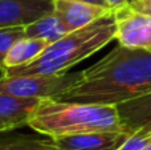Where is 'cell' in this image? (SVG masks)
I'll return each instance as SVG.
<instances>
[{
    "label": "cell",
    "mask_w": 151,
    "mask_h": 150,
    "mask_svg": "<svg viewBox=\"0 0 151 150\" xmlns=\"http://www.w3.org/2000/svg\"><path fill=\"white\" fill-rule=\"evenodd\" d=\"M121 130L133 134L139 130L151 132V92L115 105Z\"/></svg>",
    "instance_id": "cell-8"
},
{
    "label": "cell",
    "mask_w": 151,
    "mask_h": 150,
    "mask_svg": "<svg viewBox=\"0 0 151 150\" xmlns=\"http://www.w3.org/2000/svg\"><path fill=\"white\" fill-rule=\"evenodd\" d=\"M25 36L24 27L0 28V69L4 68V60L8 50L19 39Z\"/></svg>",
    "instance_id": "cell-14"
},
{
    "label": "cell",
    "mask_w": 151,
    "mask_h": 150,
    "mask_svg": "<svg viewBox=\"0 0 151 150\" xmlns=\"http://www.w3.org/2000/svg\"><path fill=\"white\" fill-rule=\"evenodd\" d=\"M129 133L123 130H101L56 137L57 150H117Z\"/></svg>",
    "instance_id": "cell-7"
},
{
    "label": "cell",
    "mask_w": 151,
    "mask_h": 150,
    "mask_svg": "<svg viewBox=\"0 0 151 150\" xmlns=\"http://www.w3.org/2000/svg\"><path fill=\"white\" fill-rule=\"evenodd\" d=\"M0 150H57L52 137L40 133H20L16 129L0 132Z\"/></svg>",
    "instance_id": "cell-11"
},
{
    "label": "cell",
    "mask_w": 151,
    "mask_h": 150,
    "mask_svg": "<svg viewBox=\"0 0 151 150\" xmlns=\"http://www.w3.org/2000/svg\"><path fill=\"white\" fill-rule=\"evenodd\" d=\"M40 98H24L0 93V132L28 125L29 116Z\"/></svg>",
    "instance_id": "cell-10"
},
{
    "label": "cell",
    "mask_w": 151,
    "mask_h": 150,
    "mask_svg": "<svg viewBox=\"0 0 151 150\" xmlns=\"http://www.w3.org/2000/svg\"><path fill=\"white\" fill-rule=\"evenodd\" d=\"M27 126L52 138L88 132L121 130L115 105L70 102L56 98H40Z\"/></svg>",
    "instance_id": "cell-3"
},
{
    "label": "cell",
    "mask_w": 151,
    "mask_h": 150,
    "mask_svg": "<svg viewBox=\"0 0 151 150\" xmlns=\"http://www.w3.org/2000/svg\"><path fill=\"white\" fill-rule=\"evenodd\" d=\"M53 1H55V12L60 16L69 32L86 27L88 24L93 23L94 20L102 17L111 11L110 8L85 1H74V0H53Z\"/></svg>",
    "instance_id": "cell-9"
},
{
    "label": "cell",
    "mask_w": 151,
    "mask_h": 150,
    "mask_svg": "<svg viewBox=\"0 0 151 150\" xmlns=\"http://www.w3.org/2000/svg\"><path fill=\"white\" fill-rule=\"evenodd\" d=\"M74 1H85V3H90V4H96V5H101V7L110 8L109 5L105 3V0H74ZM110 9H111V8H110Z\"/></svg>",
    "instance_id": "cell-18"
},
{
    "label": "cell",
    "mask_w": 151,
    "mask_h": 150,
    "mask_svg": "<svg viewBox=\"0 0 151 150\" xmlns=\"http://www.w3.org/2000/svg\"><path fill=\"white\" fill-rule=\"evenodd\" d=\"M129 4L139 12H145L151 15V0H131Z\"/></svg>",
    "instance_id": "cell-16"
},
{
    "label": "cell",
    "mask_w": 151,
    "mask_h": 150,
    "mask_svg": "<svg viewBox=\"0 0 151 150\" xmlns=\"http://www.w3.org/2000/svg\"><path fill=\"white\" fill-rule=\"evenodd\" d=\"M145 150H151V140L149 141V144H147V146H146V149Z\"/></svg>",
    "instance_id": "cell-19"
},
{
    "label": "cell",
    "mask_w": 151,
    "mask_h": 150,
    "mask_svg": "<svg viewBox=\"0 0 151 150\" xmlns=\"http://www.w3.org/2000/svg\"><path fill=\"white\" fill-rule=\"evenodd\" d=\"M114 11L94 20L80 29L66 33L60 40L49 44L39 57L28 64L1 71L3 76L65 73L72 66L90 57L115 39Z\"/></svg>",
    "instance_id": "cell-2"
},
{
    "label": "cell",
    "mask_w": 151,
    "mask_h": 150,
    "mask_svg": "<svg viewBox=\"0 0 151 150\" xmlns=\"http://www.w3.org/2000/svg\"><path fill=\"white\" fill-rule=\"evenodd\" d=\"M151 92V49L118 44L56 100L117 105Z\"/></svg>",
    "instance_id": "cell-1"
},
{
    "label": "cell",
    "mask_w": 151,
    "mask_h": 150,
    "mask_svg": "<svg viewBox=\"0 0 151 150\" xmlns=\"http://www.w3.org/2000/svg\"><path fill=\"white\" fill-rule=\"evenodd\" d=\"M52 12L53 0H0V28L27 27Z\"/></svg>",
    "instance_id": "cell-6"
},
{
    "label": "cell",
    "mask_w": 151,
    "mask_h": 150,
    "mask_svg": "<svg viewBox=\"0 0 151 150\" xmlns=\"http://www.w3.org/2000/svg\"><path fill=\"white\" fill-rule=\"evenodd\" d=\"M48 43L41 39H33V37H21L8 50L4 60V68H13L20 66L24 64H28L33 61L36 57H39L40 53L48 47Z\"/></svg>",
    "instance_id": "cell-12"
},
{
    "label": "cell",
    "mask_w": 151,
    "mask_h": 150,
    "mask_svg": "<svg viewBox=\"0 0 151 150\" xmlns=\"http://www.w3.org/2000/svg\"><path fill=\"white\" fill-rule=\"evenodd\" d=\"M81 79V72L58 74L1 76L0 93L24 98H57Z\"/></svg>",
    "instance_id": "cell-4"
},
{
    "label": "cell",
    "mask_w": 151,
    "mask_h": 150,
    "mask_svg": "<svg viewBox=\"0 0 151 150\" xmlns=\"http://www.w3.org/2000/svg\"><path fill=\"white\" fill-rule=\"evenodd\" d=\"M115 40L127 48L151 49V15L139 12L130 4L115 8Z\"/></svg>",
    "instance_id": "cell-5"
},
{
    "label": "cell",
    "mask_w": 151,
    "mask_h": 150,
    "mask_svg": "<svg viewBox=\"0 0 151 150\" xmlns=\"http://www.w3.org/2000/svg\"><path fill=\"white\" fill-rule=\"evenodd\" d=\"M105 3H106L111 9H115V8H119V7H123V5L129 4V0H105Z\"/></svg>",
    "instance_id": "cell-17"
},
{
    "label": "cell",
    "mask_w": 151,
    "mask_h": 150,
    "mask_svg": "<svg viewBox=\"0 0 151 150\" xmlns=\"http://www.w3.org/2000/svg\"><path fill=\"white\" fill-rule=\"evenodd\" d=\"M24 31L27 37L45 40L48 44H52L69 33V29L56 12H52L50 15L44 16L35 23L28 24L27 27H24Z\"/></svg>",
    "instance_id": "cell-13"
},
{
    "label": "cell",
    "mask_w": 151,
    "mask_h": 150,
    "mask_svg": "<svg viewBox=\"0 0 151 150\" xmlns=\"http://www.w3.org/2000/svg\"><path fill=\"white\" fill-rule=\"evenodd\" d=\"M151 140V132L139 130L133 134H129V137L123 141V144L117 150H145Z\"/></svg>",
    "instance_id": "cell-15"
},
{
    "label": "cell",
    "mask_w": 151,
    "mask_h": 150,
    "mask_svg": "<svg viewBox=\"0 0 151 150\" xmlns=\"http://www.w3.org/2000/svg\"><path fill=\"white\" fill-rule=\"evenodd\" d=\"M130 1H131V0H129V3H130Z\"/></svg>",
    "instance_id": "cell-20"
}]
</instances>
